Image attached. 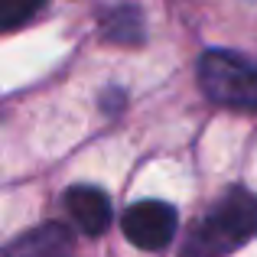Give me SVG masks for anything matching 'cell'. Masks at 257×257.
I'll list each match as a JSON object with an SVG mask.
<instances>
[{
  "label": "cell",
  "instance_id": "1",
  "mask_svg": "<svg viewBox=\"0 0 257 257\" xmlns=\"http://www.w3.org/2000/svg\"><path fill=\"white\" fill-rule=\"evenodd\" d=\"M257 234V195L234 186L215 202L205 221L192 228L182 257H225Z\"/></svg>",
  "mask_w": 257,
  "mask_h": 257
},
{
  "label": "cell",
  "instance_id": "2",
  "mask_svg": "<svg viewBox=\"0 0 257 257\" xmlns=\"http://www.w3.org/2000/svg\"><path fill=\"white\" fill-rule=\"evenodd\" d=\"M199 85L215 104L257 111V62L241 52L208 49L199 59Z\"/></svg>",
  "mask_w": 257,
  "mask_h": 257
},
{
  "label": "cell",
  "instance_id": "3",
  "mask_svg": "<svg viewBox=\"0 0 257 257\" xmlns=\"http://www.w3.org/2000/svg\"><path fill=\"white\" fill-rule=\"evenodd\" d=\"M176 225H179L176 208L170 202H157V199L134 202L124 212V221H120L124 238L140 251H163L176 238Z\"/></svg>",
  "mask_w": 257,
  "mask_h": 257
},
{
  "label": "cell",
  "instance_id": "4",
  "mask_svg": "<svg viewBox=\"0 0 257 257\" xmlns=\"http://www.w3.org/2000/svg\"><path fill=\"white\" fill-rule=\"evenodd\" d=\"M4 257H75V234L62 221H46L10 241Z\"/></svg>",
  "mask_w": 257,
  "mask_h": 257
},
{
  "label": "cell",
  "instance_id": "5",
  "mask_svg": "<svg viewBox=\"0 0 257 257\" xmlns=\"http://www.w3.org/2000/svg\"><path fill=\"white\" fill-rule=\"evenodd\" d=\"M65 212L85 234H101L111 225V199L94 186H72L65 192Z\"/></svg>",
  "mask_w": 257,
  "mask_h": 257
},
{
  "label": "cell",
  "instance_id": "6",
  "mask_svg": "<svg viewBox=\"0 0 257 257\" xmlns=\"http://www.w3.org/2000/svg\"><path fill=\"white\" fill-rule=\"evenodd\" d=\"M101 36L107 43H117V46H137L144 43V17H140L137 7H114V10L104 13L101 20Z\"/></svg>",
  "mask_w": 257,
  "mask_h": 257
},
{
  "label": "cell",
  "instance_id": "7",
  "mask_svg": "<svg viewBox=\"0 0 257 257\" xmlns=\"http://www.w3.org/2000/svg\"><path fill=\"white\" fill-rule=\"evenodd\" d=\"M46 7V0H0V33L17 30Z\"/></svg>",
  "mask_w": 257,
  "mask_h": 257
}]
</instances>
